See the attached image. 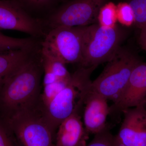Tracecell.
Instances as JSON below:
<instances>
[{
	"mask_svg": "<svg viewBox=\"0 0 146 146\" xmlns=\"http://www.w3.org/2000/svg\"><path fill=\"white\" fill-rule=\"evenodd\" d=\"M43 70L39 46L3 80L0 100L9 115L36 104Z\"/></svg>",
	"mask_w": 146,
	"mask_h": 146,
	"instance_id": "6da1fadb",
	"label": "cell"
},
{
	"mask_svg": "<svg viewBox=\"0 0 146 146\" xmlns=\"http://www.w3.org/2000/svg\"><path fill=\"white\" fill-rule=\"evenodd\" d=\"M95 67H80L72 74L70 83L44 107H40L42 114L54 132L63 120L84 105L91 87V73Z\"/></svg>",
	"mask_w": 146,
	"mask_h": 146,
	"instance_id": "7a4b0ae2",
	"label": "cell"
},
{
	"mask_svg": "<svg viewBox=\"0 0 146 146\" xmlns=\"http://www.w3.org/2000/svg\"><path fill=\"white\" fill-rule=\"evenodd\" d=\"M81 27L82 60L80 66L84 68H97L107 62L119 48L124 38V32L117 25L106 27L97 23Z\"/></svg>",
	"mask_w": 146,
	"mask_h": 146,
	"instance_id": "3957f363",
	"label": "cell"
},
{
	"mask_svg": "<svg viewBox=\"0 0 146 146\" xmlns=\"http://www.w3.org/2000/svg\"><path fill=\"white\" fill-rule=\"evenodd\" d=\"M141 61L133 52L120 47L101 74L92 81L91 90L107 100L115 101L127 84L133 69Z\"/></svg>",
	"mask_w": 146,
	"mask_h": 146,
	"instance_id": "277c9868",
	"label": "cell"
},
{
	"mask_svg": "<svg viewBox=\"0 0 146 146\" xmlns=\"http://www.w3.org/2000/svg\"><path fill=\"white\" fill-rule=\"evenodd\" d=\"M36 105L10 115L9 125L21 146H55L54 132Z\"/></svg>",
	"mask_w": 146,
	"mask_h": 146,
	"instance_id": "5b68a950",
	"label": "cell"
},
{
	"mask_svg": "<svg viewBox=\"0 0 146 146\" xmlns=\"http://www.w3.org/2000/svg\"><path fill=\"white\" fill-rule=\"evenodd\" d=\"M42 54L64 63L81 64V27H59L47 32L40 43Z\"/></svg>",
	"mask_w": 146,
	"mask_h": 146,
	"instance_id": "8992f818",
	"label": "cell"
},
{
	"mask_svg": "<svg viewBox=\"0 0 146 146\" xmlns=\"http://www.w3.org/2000/svg\"><path fill=\"white\" fill-rule=\"evenodd\" d=\"M110 0H69L42 20L46 32L59 27L86 26L98 23L100 9Z\"/></svg>",
	"mask_w": 146,
	"mask_h": 146,
	"instance_id": "52a82bcc",
	"label": "cell"
},
{
	"mask_svg": "<svg viewBox=\"0 0 146 146\" xmlns=\"http://www.w3.org/2000/svg\"><path fill=\"white\" fill-rule=\"evenodd\" d=\"M0 29L25 33L36 39L46 34L42 21L29 15L13 0H0Z\"/></svg>",
	"mask_w": 146,
	"mask_h": 146,
	"instance_id": "ba28073f",
	"label": "cell"
},
{
	"mask_svg": "<svg viewBox=\"0 0 146 146\" xmlns=\"http://www.w3.org/2000/svg\"><path fill=\"white\" fill-rule=\"evenodd\" d=\"M146 105V63L141 61L133 69L124 89L110 106V115L117 117L125 110Z\"/></svg>",
	"mask_w": 146,
	"mask_h": 146,
	"instance_id": "9c48e42d",
	"label": "cell"
},
{
	"mask_svg": "<svg viewBox=\"0 0 146 146\" xmlns=\"http://www.w3.org/2000/svg\"><path fill=\"white\" fill-rule=\"evenodd\" d=\"M122 114L118 140L125 146H146V105L128 108Z\"/></svg>",
	"mask_w": 146,
	"mask_h": 146,
	"instance_id": "30bf717a",
	"label": "cell"
},
{
	"mask_svg": "<svg viewBox=\"0 0 146 146\" xmlns=\"http://www.w3.org/2000/svg\"><path fill=\"white\" fill-rule=\"evenodd\" d=\"M106 98L92 91L90 87L83 106V122L84 127L89 134L94 135L105 129L110 115V106Z\"/></svg>",
	"mask_w": 146,
	"mask_h": 146,
	"instance_id": "8fae6325",
	"label": "cell"
},
{
	"mask_svg": "<svg viewBox=\"0 0 146 146\" xmlns=\"http://www.w3.org/2000/svg\"><path fill=\"white\" fill-rule=\"evenodd\" d=\"M83 106H78L58 126L56 136L55 146H86L89 133L80 115Z\"/></svg>",
	"mask_w": 146,
	"mask_h": 146,
	"instance_id": "7c38bea8",
	"label": "cell"
},
{
	"mask_svg": "<svg viewBox=\"0 0 146 146\" xmlns=\"http://www.w3.org/2000/svg\"><path fill=\"white\" fill-rule=\"evenodd\" d=\"M39 46L32 48L0 52V87L4 79L27 60Z\"/></svg>",
	"mask_w": 146,
	"mask_h": 146,
	"instance_id": "4fadbf2b",
	"label": "cell"
},
{
	"mask_svg": "<svg viewBox=\"0 0 146 146\" xmlns=\"http://www.w3.org/2000/svg\"><path fill=\"white\" fill-rule=\"evenodd\" d=\"M29 15L42 21L64 0H13Z\"/></svg>",
	"mask_w": 146,
	"mask_h": 146,
	"instance_id": "5bb4252c",
	"label": "cell"
},
{
	"mask_svg": "<svg viewBox=\"0 0 146 146\" xmlns=\"http://www.w3.org/2000/svg\"><path fill=\"white\" fill-rule=\"evenodd\" d=\"M37 39L30 37L17 38L6 36L0 33V52L35 48L38 45Z\"/></svg>",
	"mask_w": 146,
	"mask_h": 146,
	"instance_id": "9a60e30c",
	"label": "cell"
},
{
	"mask_svg": "<svg viewBox=\"0 0 146 146\" xmlns=\"http://www.w3.org/2000/svg\"><path fill=\"white\" fill-rule=\"evenodd\" d=\"M117 5L108 1L100 9L98 16V23L106 27H114L117 25Z\"/></svg>",
	"mask_w": 146,
	"mask_h": 146,
	"instance_id": "2e32d148",
	"label": "cell"
},
{
	"mask_svg": "<svg viewBox=\"0 0 146 146\" xmlns=\"http://www.w3.org/2000/svg\"><path fill=\"white\" fill-rule=\"evenodd\" d=\"M41 56L43 69L49 70L59 80L70 79L72 75L68 72L65 64L42 54L41 52Z\"/></svg>",
	"mask_w": 146,
	"mask_h": 146,
	"instance_id": "e0dca14e",
	"label": "cell"
},
{
	"mask_svg": "<svg viewBox=\"0 0 146 146\" xmlns=\"http://www.w3.org/2000/svg\"><path fill=\"white\" fill-rule=\"evenodd\" d=\"M72 78L68 80H59L48 85L43 86V90L40 98V107L46 106L70 83Z\"/></svg>",
	"mask_w": 146,
	"mask_h": 146,
	"instance_id": "ac0fdd59",
	"label": "cell"
},
{
	"mask_svg": "<svg viewBox=\"0 0 146 146\" xmlns=\"http://www.w3.org/2000/svg\"><path fill=\"white\" fill-rule=\"evenodd\" d=\"M117 7V21L124 26L130 27L135 23V15L132 8L128 3L120 1Z\"/></svg>",
	"mask_w": 146,
	"mask_h": 146,
	"instance_id": "d6986e66",
	"label": "cell"
},
{
	"mask_svg": "<svg viewBox=\"0 0 146 146\" xmlns=\"http://www.w3.org/2000/svg\"><path fill=\"white\" fill-rule=\"evenodd\" d=\"M130 5L134 12L135 25L141 29L146 25V0H121Z\"/></svg>",
	"mask_w": 146,
	"mask_h": 146,
	"instance_id": "ffe728a7",
	"label": "cell"
},
{
	"mask_svg": "<svg viewBox=\"0 0 146 146\" xmlns=\"http://www.w3.org/2000/svg\"><path fill=\"white\" fill-rule=\"evenodd\" d=\"M86 146H116V138L110 133L108 126L95 134L93 140Z\"/></svg>",
	"mask_w": 146,
	"mask_h": 146,
	"instance_id": "44dd1931",
	"label": "cell"
},
{
	"mask_svg": "<svg viewBox=\"0 0 146 146\" xmlns=\"http://www.w3.org/2000/svg\"><path fill=\"white\" fill-rule=\"evenodd\" d=\"M0 146H13L5 129L0 125Z\"/></svg>",
	"mask_w": 146,
	"mask_h": 146,
	"instance_id": "7402d4cb",
	"label": "cell"
},
{
	"mask_svg": "<svg viewBox=\"0 0 146 146\" xmlns=\"http://www.w3.org/2000/svg\"><path fill=\"white\" fill-rule=\"evenodd\" d=\"M139 42L142 48L146 52V25L141 29Z\"/></svg>",
	"mask_w": 146,
	"mask_h": 146,
	"instance_id": "603a6c76",
	"label": "cell"
},
{
	"mask_svg": "<svg viewBox=\"0 0 146 146\" xmlns=\"http://www.w3.org/2000/svg\"><path fill=\"white\" fill-rule=\"evenodd\" d=\"M115 137H116V146H125L123 144H122L121 143V142L118 140L116 136H115Z\"/></svg>",
	"mask_w": 146,
	"mask_h": 146,
	"instance_id": "cb8c5ba5",
	"label": "cell"
}]
</instances>
